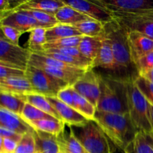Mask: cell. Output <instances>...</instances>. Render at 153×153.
Here are the masks:
<instances>
[{
    "mask_svg": "<svg viewBox=\"0 0 153 153\" xmlns=\"http://www.w3.org/2000/svg\"><path fill=\"white\" fill-rule=\"evenodd\" d=\"M1 25L13 27L22 34L30 32L37 27H40L31 15L25 10L16 8L1 18Z\"/></svg>",
    "mask_w": 153,
    "mask_h": 153,
    "instance_id": "12",
    "label": "cell"
},
{
    "mask_svg": "<svg viewBox=\"0 0 153 153\" xmlns=\"http://www.w3.org/2000/svg\"><path fill=\"white\" fill-rule=\"evenodd\" d=\"M124 153H153V134L138 131Z\"/></svg>",
    "mask_w": 153,
    "mask_h": 153,
    "instance_id": "21",
    "label": "cell"
},
{
    "mask_svg": "<svg viewBox=\"0 0 153 153\" xmlns=\"http://www.w3.org/2000/svg\"><path fill=\"white\" fill-rule=\"evenodd\" d=\"M22 10H25L27 13L31 15L34 18V19L38 22L40 27H43L46 29L52 28L58 24L55 15L45 13L40 10H33V9H22Z\"/></svg>",
    "mask_w": 153,
    "mask_h": 153,
    "instance_id": "31",
    "label": "cell"
},
{
    "mask_svg": "<svg viewBox=\"0 0 153 153\" xmlns=\"http://www.w3.org/2000/svg\"><path fill=\"white\" fill-rule=\"evenodd\" d=\"M37 153H59L60 147L57 137L48 133L34 130Z\"/></svg>",
    "mask_w": 153,
    "mask_h": 153,
    "instance_id": "19",
    "label": "cell"
},
{
    "mask_svg": "<svg viewBox=\"0 0 153 153\" xmlns=\"http://www.w3.org/2000/svg\"><path fill=\"white\" fill-rule=\"evenodd\" d=\"M94 1L112 14L135 13L153 9V0H95Z\"/></svg>",
    "mask_w": 153,
    "mask_h": 153,
    "instance_id": "10",
    "label": "cell"
},
{
    "mask_svg": "<svg viewBox=\"0 0 153 153\" xmlns=\"http://www.w3.org/2000/svg\"><path fill=\"white\" fill-rule=\"evenodd\" d=\"M140 76L146 78L147 80H149V82H151L152 83H153V69L152 70H149V71H148L147 73H144V74H143V75H140Z\"/></svg>",
    "mask_w": 153,
    "mask_h": 153,
    "instance_id": "42",
    "label": "cell"
},
{
    "mask_svg": "<svg viewBox=\"0 0 153 153\" xmlns=\"http://www.w3.org/2000/svg\"><path fill=\"white\" fill-rule=\"evenodd\" d=\"M126 83L128 114L136 131L152 134L149 102L134 83V78L126 79Z\"/></svg>",
    "mask_w": 153,
    "mask_h": 153,
    "instance_id": "3",
    "label": "cell"
},
{
    "mask_svg": "<svg viewBox=\"0 0 153 153\" xmlns=\"http://www.w3.org/2000/svg\"><path fill=\"white\" fill-rule=\"evenodd\" d=\"M15 153H37L34 131L22 136L20 141L18 143Z\"/></svg>",
    "mask_w": 153,
    "mask_h": 153,
    "instance_id": "34",
    "label": "cell"
},
{
    "mask_svg": "<svg viewBox=\"0 0 153 153\" xmlns=\"http://www.w3.org/2000/svg\"><path fill=\"white\" fill-rule=\"evenodd\" d=\"M149 114H150V123L153 134V105H152L151 104H149Z\"/></svg>",
    "mask_w": 153,
    "mask_h": 153,
    "instance_id": "43",
    "label": "cell"
},
{
    "mask_svg": "<svg viewBox=\"0 0 153 153\" xmlns=\"http://www.w3.org/2000/svg\"><path fill=\"white\" fill-rule=\"evenodd\" d=\"M64 5L65 4L63 0H28L22 1L16 9H33L55 15V13Z\"/></svg>",
    "mask_w": 153,
    "mask_h": 153,
    "instance_id": "18",
    "label": "cell"
},
{
    "mask_svg": "<svg viewBox=\"0 0 153 153\" xmlns=\"http://www.w3.org/2000/svg\"><path fill=\"white\" fill-rule=\"evenodd\" d=\"M57 98L61 102L74 108V99H73V88L72 86H68L64 88L57 95Z\"/></svg>",
    "mask_w": 153,
    "mask_h": 153,
    "instance_id": "39",
    "label": "cell"
},
{
    "mask_svg": "<svg viewBox=\"0 0 153 153\" xmlns=\"http://www.w3.org/2000/svg\"><path fill=\"white\" fill-rule=\"evenodd\" d=\"M34 130L48 133L58 137L64 132L66 124L58 119H43L41 120L32 122L29 124Z\"/></svg>",
    "mask_w": 153,
    "mask_h": 153,
    "instance_id": "24",
    "label": "cell"
},
{
    "mask_svg": "<svg viewBox=\"0 0 153 153\" xmlns=\"http://www.w3.org/2000/svg\"><path fill=\"white\" fill-rule=\"evenodd\" d=\"M1 139V147H0V153H15L18 143L10 139L3 138Z\"/></svg>",
    "mask_w": 153,
    "mask_h": 153,
    "instance_id": "40",
    "label": "cell"
},
{
    "mask_svg": "<svg viewBox=\"0 0 153 153\" xmlns=\"http://www.w3.org/2000/svg\"><path fill=\"white\" fill-rule=\"evenodd\" d=\"M102 34L99 37L83 36L78 47L82 55L92 61L93 62L97 58L102 44Z\"/></svg>",
    "mask_w": 153,
    "mask_h": 153,
    "instance_id": "23",
    "label": "cell"
},
{
    "mask_svg": "<svg viewBox=\"0 0 153 153\" xmlns=\"http://www.w3.org/2000/svg\"><path fill=\"white\" fill-rule=\"evenodd\" d=\"M25 70L0 64V79L13 77H25Z\"/></svg>",
    "mask_w": 153,
    "mask_h": 153,
    "instance_id": "38",
    "label": "cell"
},
{
    "mask_svg": "<svg viewBox=\"0 0 153 153\" xmlns=\"http://www.w3.org/2000/svg\"><path fill=\"white\" fill-rule=\"evenodd\" d=\"M66 131L64 130V132L57 137L60 151L63 153H86L71 128L69 132Z\"/></svg>",
    "mask_w": 153,
    "mask_h": 153,
    "instance_id": "22",
    "label": "cell"
},
{
    "mask_svg": "<svg viewBox=\"0 0 153 153\" xmlns=\"http://www.w3.org/2000/svg\"><path fill=\"white\" fill-rule=\"evenodd\" d=\"M96 67H101L106 70L116 71V64L110 40L105 34V31L102 34V44L97 58L93 62V69Z\"/></svg>",
    "mask_w": 153,
    "mask_h": 153,
    "instance_id": "17",
    "label": "cell"
},
{
    "mask_svg": "<svg viewBox=\"0 0 153 153\" xmlns=\"http://www.w3.org/2000/svg\"><path fill=\"white\" fill-rule=\"evenodd\" d=\"M83 36H77V37H67V38L59 39V40H53V41L47 42L43 46L45 50L52 49H64V48L70 47H79Z\"/></svg>",
    "mask_w": 153,
    "mask_h": 153,
    "instance_id": "33",
    "label": "cell"
},
{
    "mask_svg": "<svg viewBox=\"0 0 153 153\" xmlns=\"http://www.w3.org/2000/svg\"><path fill=\"white\" fill-rule=\"evenodd\" d=\"M26 102L34 107L38 108L39 110L51 115L56 119L60 120L59 115L47 100L46 96L37 94V93L28 94L26 95Z\"/></svg>",
    "mask_w": 153,
    "mask_h": 153,
    "instance_id": "27",
    "label": "cell"
},
{
    "mask_svg": "<svg viewBox=\"0 0 153 153\" xmlns=\"http://www.w3.org/2000/svg\"><path fill=\"white\" fill-rule=\"evenodd\" d=\"M134 83L149 104L153 105V83L140 75L134 78Z\"/></svg>",
    "mask_w": 153,
    "mask_h": 153,
    "instance_id": "35",
    "label": "cell"
},
{
    "mask_svg": "<svg viewBox=\"0 0 153 153\" xmlns=\"http://www.w3.org/2000/svg\"><path fill=\"white\" fill-rule=\"evenodd\" d=\"M72 87L97 108L100 96V74L94 69L88 70Z\"/></svg>",
    "mask_w": 153,
    "mask_h": 153,
    "instance_id": "9",
    "label": "cell"
},
{
    "mask_svg": "<svg viewBox=\"0 0 153 153\" xmlns=\"http://www.w3.org/2000/svg\"><path fill=\"white\" fill-rule=\"evenodd\" d=\"M128 40L131 58L134 66L140 58L153 52V40L140 33L129 31L128 32Z\"/></svg>",
    "mask_w": 153,
    "mask_h": 153,
    "instance_id": "14",
    "label": "cell"
},
{
    "mask_svg": "<svg viewBox=\"0 0 153 153\" xmlns=\"http://www.w3.org/2000/svg\"><path fill=\"white\" fill-rule=\"evenodd\" d=\"M137 75H143L153 69V52L140 58L135 64Z\"/></svg>",
    "mask_w": 153,
    "mask_h": 153,
    "instance_id": "36",
    "label": "cell"
},
{
    "mask_svg": "<svg viewBox=\"0 0 153 153\" xmlns=\"http://www.w3.org/2000/svg\"><path fill=\"white\" fill-rule=\"evenodd\" d=\"M77 36H83L77 28L73 25L60 24L55 25L46 29V41L50 42L53 40H59V39L67 38V37H77Z\"/></svg>",
    "mask_w": 153,
    "mask_h": 153,
    "instance_id": "26",
    "label": "cell"
},
{
    "mask_svg": "<svg viewBox=\"0 0 153 153\" xmlns=\"http://www.w3.org/2000/svg\"><path fill=\"white\" fill-rule=\"evenodd\" d=\"M25 77L31 83L34 93L47 97H57L60 91L69 86L66 82L31 65L25 70Z\"/></svg>",
    "mask_w": 153,
    "mask_h": 153,
    "instance_id": "6",
    "label": "cell"
},
{
    "mask_svg": "<svg viewBox=\"0 0 153 153\" xmlns=\"http://www.w3.org/2000/svg\"><path fill=\"white\" fill-rule=\"evenodd\" d=\"M83 36L99 37L104 33L105 25L98 21L90 19L73 25Z\"/></svg>",
    "mask_w": 153,
    "mask_h": 153,
    "instance_id": "30",
    "label": "cell"
},
{
    "mask_svg": "<svg viewBox=\"0 0 153 153\" xmlns=\"http://www.w3.org/2000/svg\"><path fill=\"white\" fill-rule=\"evenodd\" d=\"M70 127L86 153H113L108 137L94 121Z\"/></svg>",
    "mask_w": 153,
    "mask_h": 153,
    "instance_id": "5",
    "label": "cell"
},
{
    "mask_svg": "<svg viewBox=\"0 0 153 153\" xmlns=\"http://www.w3.org/2000/svg\"><path fill=\"white\" fill-rule=\"evenodd\" d=\"M0 127L22 135L34 131V128L20 116L2 107H0Z\"/></svg>",
    "mask_w": 153,
    "mask_h": 153,
    "instance_id": "15",
    "label": "cell"
},
{
    "mask_svg": "<svg viewBox=\"0 0 153 153\" xmlns=\"http://www.w3.org/2000/svg\"><path fill=\"white\" fill-rule=\"evenodd\" d=\"M31 52L28 48H22L10 43L1 34L0 37V64L26 70Z\"/></svg>",
    "mask_w": 153,
    "mask_h": 153,
    "instance_id": "8",
    "label": "cell"
},
{
    "mask_svg": "<svg viewBox=\"0 0 153 153\" xmlns=\"http://www.w3.org/2000/svg\"><path fill=\"white\" fill-rule=\"evenodd\" d=\"M73 99H74V109L86 117L88 120H94L97 112V108L91 104L85 97L78 94L73 89Z\"/></svg>",
    "mask_w": 153,
    "mask_h": 153,
    "instance_id": "29",
    "label": "cell"
},
{
    "mask_svg": "<svg viewBox=\"0 0 153 153\" xmlns=\"http://www.w3.org/2000/svg\"><path fill=\"white\" fill-rule=\"evenodd\" d=\"M100 96L97 111L128 114L127 83L126 78L100 75Z\"/></svg>",
    "mask_w": 153,
    "mask_h": 153,
    "instance_id": "2",
    "label": "cell"
},
{
    "mask_svg": "<svg viewBox=\"0 0 153 153\" xmlns=\"http://www.w3.org/2000/svg\"><path fill=\"white\" fill-rule=\"evenodd\" d=\"M1 107L21 117L26 104V96L1 92Z\"/></svg>",
    "mask_w": 153,
    "mask_h": 153,
    "instance_id": "25",
    "label": "cell"
},
{
    "mask_svg": "<svg viewBox=\"0 0 153 153\" xmlns=\"http://www.w3.org/2000/svg\"><path fill=\"white\" fill-rule=\"evenodd\" d=\"M46 28L37 27L30 31L28 40V49L31 53H40L44 51L43 46L47 43L46 37Z\"/></svg>",
    "mask_w": 153,
    "mask_h": 153,
    "instance_id": "28",
    "label": "cell"
},
{
    "mask_svg": "<svg viewBox=\"0 0 153 153\" xmlns=\"http://www.w3.org/2000/svg\"><path fill=\"white\" fill-rule=\"evenodd\" d=\"M1 34L4 37L6 40H8L10 43L19 46V37L22 34L21 31L13 27L8 26V25H1Z\"/></svg>",
    "mask_w": 153,
    "mask_h": 153,
    "instance_id": "37",
    "label": "cell"
},
{
    "mask_svg": "<svg viewBox=\"0 0 153 153\" xmlns=\"http://www.w3.org/2000/svg\"><path fill=\"white\" fill-rule=\"evenodd\" d=\"M64 4L81 13L89 16L94 20L98 21L103 25H106L114 20V16L102 7L97 4L94 1H89L85 0H63Z\"/></svg>",
    "mask_w": 153,
    "mask_h": 153,
    "instance_id": "11",
    "label": "cell"
},
{
    "mask_svg": "<svg viewBox=\"0 0 153 153\" xmlns=\"http://www.w3.org/2000/svg\"><path fill=\"white\" fill-rule=\"evenodd\" d=\"M22 136L23 135H22V134H18V133L10 131V130L7 129V128L0 127V137H3V138L10 139V140L16 141V143H19L21 139H22Z\"/></svg>",
    "mask_w": 153,
    "mask_h": 153,
    "instance_id": "41",
    "label": "cell"
},
{
    "mask_svg": "<svg viewBox=\"0 0 153 153\" xmlns=\"http://www.w3.org/2000/svg\"><path fill=\"white\" fill-rule=\"evenodd\" d=\"M55 17H56L58 23L73 25V26L76 24L84 22V21L92 19L89 16H86L84 13L79 12V10H76L67 4L61 7L55 13Z\"/></svg>",
    "mask_w": 153,
    "mask_h": 153,
    "instance_id": "20",
    "label": "cell"
},
{
    "mask_svg": "<svg viewBox=\"0 0 153 153\" xmlns=\"http://www.w3.org/2000/svg\"><path fill=\"white\" fill-rule=\"evenodd\" d=\"M114 19L128 32L137 31L153 40V9L130 13H114Z\"/></svg>",
    "mask_w": 153,
    "mask_h": 153,
    "instance_id": "7",
    "label": "cell"
},
{
    "mask_svg": "<svg viewBox=\"0 0 153 153\" xmlns=\"http://www.w3.org/2000/svg\"><path fill=\"white\" fill-rule=\"evenodd\" d=\"M105 34L110 40L116 64V71H124L134 67L131 58L128 40V32L114 19L105 25ZM136 69V68H135Z\"/></svg>",
    "mask_w": 153,
    "mask_h": 153,
    "instance_id": "4",
    "label": "cell"
},
{
    "mask_svg": "<svg viewBox=\"0 0 153 153\" xmlns=\"http://www.w3.org/2000/svg\"><path fill=\"white\" fill-rule=\"evenodd\" d=\"M93 121L123 153L132 143L137 132L128 114H120L97 111Z\"/></svg>",
    "mask_w": 153,
    "mask_h": 153,
    "instance_id": "1",
    "label": "cell"
},
{
    "mask_svg": "<svg viewBox=\"0 0 153 153\" xmlns=\"http://www.w3.org/2000/svg\"><path fill=\"white\" fill-rule=\"evenodd\" d=\"M0 91L19 96H26L34 93L31 83L25 76L0 79Z\"/></svg>",
    "mask_w": 153,
    "mask_h": 153,
    "instance_id": "16",
    "label": "cell"
},
{
    "mask_svg": "<svg viewBox=\"0 0 153 153\" xmlns=\"http://www.w3.org/2000/svg\"><path fill=\"white\" fill-rule=\"evenodd\" d=\"M46 98L56 110L60 120L68 126H81L90 121L76 109L58 100L57 97H46Z\"/></svg>",
    "mask_w": 153,
    "mask_h": 153,
    "instance_id": "13",
    "label": "cell"
},
{
    "mask_svg": "<svg viewBox=\"0 0 153 153\" xmlns=\"http://www.w3.org/2000/svg\"><path fill=\"white\" fill-rule=\"evenodd\" d=\"M21 117L28 124L43 119H53V118H55L51 115L39 110L38 108L34 107L28 102H26L25 107H24L22 113L21 114Z\"/></svg>",
    "mask_w": 153,
    "mask_h": 153,
    "instance_id": "32",
    "label": "cell"
}]
</instances>
